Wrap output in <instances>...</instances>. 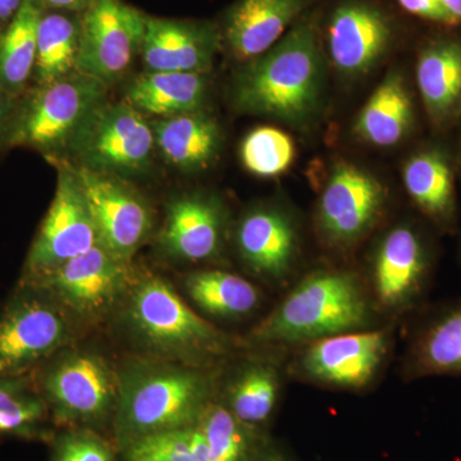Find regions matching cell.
I'll return each instance as SVG.
<instances>
[{"mask_svg": "<svg viewBox=\"0 0 461 461\" xmlns=\"http://www.w3.org/2000/svg\"><path fill=\"white\" fill-rule=\"evenodd\" d=\"M2 91V89H0ZM2 120H3V103H2V95H0V127H2Z\"/></svg>", "mask_w": 461, "mask_h": 461, "instance_id": "cell-41", "label": "cell"}, {"mask_svg": "<svg viewBox=\"0 0 461 461\" xmlns=\"http://www.w3.org/2000/svg\"><path fill=\"white\" fill-rule=\"evenodd\" d=\"M35 280L54 303L86 321L107 315L132 287L129 260L102 242Z\"/></svg>", "mask_w": 461, "mask_h": 461, "instance_id": "cell-7", "label": "cell"}, {"mask_svg": "<svg viewBox=\"0 0 461 461\" xmlns=\"http://www.w3.org/2000/svg\"><path fill=\"white\" fill-rule=\"evenodd\" d=\"M127 318L145 345L168 357L198 364L229 348L226 336L196 314L162 278H145L132 287Z\"/></svg>", "mask_w": 461, "mask_h": 461, "instance_id": "cell-4", "label": "cell"}, {"mask_svg": "<svg viewBox=\"0 0 461 461\" xmlns=\"http://www.w3.org/2000/svg\"><path fill=\"white\" fill-rule=\"evenodd\" d=\"M67 12H42L33 75L39 86L74 74L80 50V17Z\"/></svg>", "mask_w": 461, "mask_h": 461, "instance_id": "cell-27", "label": "cell"}, {"mask_svg": "<svg viewBox=\"0 0 461 461\" xmlns=\"http://www.w3.org/2000/svg\"><path fill=\"white\" fill-rule=\"evenodd\" d=\"M403 185L421 213L439 229L451 230L456 222V191L450 158L441 149L418 151L406 162Z\"/></svg>", "mask_w": 461, "mask_h": 461, "instance_id": "cell-21", "label": "cell"}, {"mask_svg": "<svg viewBox=\"0 0 461 461\" xmlns=\"http://www.w3.org/2000/svg\"><path fill=\"white\" fill-rule=\"evenodd\" d=\"M304 5V0H238L224 23V38L233 56L249 62L271 50Z\"/></svg>", "mask_w": 461, "mask_h": 461, "instance_id": "cell-20", "label": "cell"}, {"mask_svg": "<svg viewBox=\"0 0 461 461\" xmlns=\"http://www.w3.org/2000/svg\"><path fill=\"white\" fill-rule=\"evenodd\" d=\"M72 168L98 230L99 242L130 262L151 229L149 206L117 176L76 165Z\"/></svg>", "mask_w": 461, "mask_h": 461, "instance_id": "cell-13", "label": "cell"}, {"mask_svg": "<svg viewBox=\"0 0 461 461\" xmlns=\"http://www.w3.org/2000/svg\"><path fill=\"white\" fill-rule=\"evenodd\" d=\"M414 123V104L402 75L393 72L382 81L364 105L355 132L375 147H393Z\"/></svg>", "mask_w": 461, "mask_h": 461, "instance_id": "cell-26", "label": "cell"}, {"mask_svg": "<svg viewBox=\"0 0 461 461\" xmlns=\"http://www.w3.org/2000/svg\"><path fill=\"white\" fill-rule=\"evenodd\" d=\"M406 373L411 378L461 375V300L421 324L409 348Z\"/></svg>", "mask_w": 461, "mask_h": 461, "instance_id": "cell-23", "label": "cell"}, {"mask_svg": "<svg viewBox=\"0 0 461 461\" xmlns=\"http://www.w3.org/2000/svg\"><path fill=\"white\" fill-rule=\"evenodd\" d=\"M108 89L77 71L39 86L18 118L12 141L50 153L67 149L91 112L107 100Z\"/></svg>", "mask_w": 461, "mask_h": 461, "instance_id": "cell-6", "label": "cell"}, {"mask_svg": "<svg viewBox=\"0 0 461 461\" xmlns=\"http://www.w3.org/2000/svg\"><path fill=\"white\" fill-rule=\"evenodd\" d=\"M245 168L259 177H277L295 158V145L286 132L275 127H258L249 132L240 150Z\"/></svg>", "mask_w": 461, "mask_h": 461, "instance_id": "cell-32", "label": "cell"}, {"mask_svg": "<svg viewBox=\"0 0 461 461\" xmlns=\"http://www.w3.org/2000/svg\"><path fill=\"white\" fill-rule=\"evenodd\" d=\"M208 77L199 72H150L136 76L124 102L141 114L159 118L202 111Z\"/></svg>", "mask_w": 461, "mask_h": 461, "instance_id": "cell-24", "label": "cell"}, {"mask_svg": "<svg viewBox=\"0 0 461 461\" xmlns=\"http://www.w3.org/2000/svg\"><path fill=\"white\" fill-rule=\"evenodd\" d=\"M254 461H294L287 451L281 450L277 445L267 442Z\"/></svg>", "mask_w": 461, "mask_h": 461, "instance_id": "cell-38", "label": "cell"}, {"mask_svg": "<svg viewBox=\"0 0 461 461\" xmlns=\"http://www.w3.org/2000/svg\"><path fill=\"white\" fill-rule=\"evenodd\" d=\"M213 397V378L196 366H141L120 379L117 420L130 439L195 426Z\"/></svg>", "mask_w": 461, "mask_h": 461, "instance_id": "cell-3", "label": "cell"}, {"mask_svg": "<svg viewBox=\"0 0 461 461\" xmlns=\"http://www.w3.org/2000/svg\"><path fill=\"white\" fill-rule=\"evenodd\" d=\"M56 195L33 241L26 268L36 278L99 242L98 230L71 163L57 160Z\"/></svg>", "mask_w": 461, "mask_h": 461, "instance_id": "cell-10", "label": "cell"}, {"mask_svg": "<svg viewBox=\"0 0 461 461\" xmlns=\"http://www.w3.org/2000/svg\"><path fill=\"white\" fill-rule=\"evenodd\" d=\"M23 0H0V21H11L16 16Z\"/></svg>", "mask_w": 461, "mask_h": 461, "instance_id": "cell-39", "label": "cell"}, {"mask_svg": "<svg viewBox=\"0 0 461 461\" xmlns=\"http://www.w3.org/2000/svg\"><path fill=\"white\" fill-rule=\"evenodd\" d=\"M417 84L433 123L450 122L461 112V42L444 39L421 51Z\"/></svg>", "mask_w": 461, "mask_h": 461, "instance_id": "cell-25", "label": "cell"}, {"mask_svg": "<svg viewBox=\"0 0 461 461\" xmlns=\"http://www.w3.org/2000/svg\"><path fill=\"white\" fill-rule=\"evenodd\" d=\"M54 461H113L104 442L90 435L66 437Z\"/></svg>", "mask_w": 461, "mask_h": 461, "instance_id": "cell-35", "label": "cell"}, {"mask_svg": "<svg viewBox=\"0 0 461 461\" xmlns=\"http://www.w3.org/2000/svg\"><path fill=\"white\" fill-rule=\"evenodd\" d=\"M44 391L63 420H95L117 406L120 379L99 355L74 353L48 371Z\"/></svg>", "mask_w": 461, "mask_h": 461, "instance_id": "cell-15", "label": "cell"}, {"mask_svg": "<svg viewBox=\"0 0 461 461\" xmlns=\"http://www.w3.org/2000/svg\"><path fill=\"white\" fill-rule=\"evenodd\" d=\"M375 303L359 277L344 269L305 276L251 332L256 344L303 345L314 339L368 330Z\"/></svg>", "mask_w": 461, "mask_h": 461, "instance_id": "cell-1", "label": "cell"}, {"mask_svg": "<svg viewBox=\"0 0 461 461\" xmlns=\"http://www.w3.org/2000/svg\"><path fill=\"white\" fill-rule=\"evenodd\" d=\"M432 248L423 233L402 224L386 233L373 263L372 299L375 308L402 313L420 304L429 290Z\"/></svg>", "mask_w": 461, "mask_h": 461, "instance_id": "cell-11", "label": "cell"}, {"mask_svg": "<svg viewBox=\"0 0 461 461\" xmlns=\"http://www.w3.org/2000/svg\"><path fill=\"white\" fill-rule=\"evenodd\" d=\"M194 427L165 430L131 442L129 461H194Z\"/></svg>", "mask_w": 461, "mask_h": 461, "instance_id": "cell-34", "label": "cell"}, {"mask_svg": "<svg viewBox=\"0 0 461 461\" xmlns=\"http://www.w3.org/2000/svg\"><path fill=\"white\" fill-rule=\"evenodd\" d=\"M387 330L339 333L302 345L294 371L321 386L360 390L377 377L390 348Z\"/></svg>", "mask_w": 461, "mask_h": 461, "instance_id": "cell-9", "label": "cell"}, {"mask_svg": "<svg viewBox=\"0 0 461 461\" xmlns=\"http://www.w3.org/2000/svg\"><path fill=\"white\" fill-rule=\"evenodd\" d=\"M223 212L213 198L184 195L169 203L160 245L169 256L203 262L217 256L222 244Z\"/></svg>", "mask_w": 461, "mask_h": 461, "instance_id": "cell-18", "label": "cell"}, {"mask_svg": "<svg viewBox=\"0 0 461 461\" xmlns=\"http://www.w3.org/2000/svg\"><path fill=\"white\" fill-rule=\"evenodd\" d=\"M218 44L209 23L148 16L140 56L147 71L206 74Z\"/></svg>", "mask_w": 461, "mask_h": 461, "instance_id": "cell-16", "label": "cell"}, {"mask_svg": "<svg viewBox=\"0 0 461 461\" xmlns=\"http://www.w3.org/2000/svg\"><path fill=\"white\" fill-rule=\"evenodd\" d=\"M147 14L124 0H91L80 14L76 71L111 86L140 56Z\"/></svg>", "mask_w": 461, "mask_h": 461, "instance_id": "cell-8", "label": "cell"}, {"mask_svg": "<svg viewBox=\"0 0 461 461\" xmlns=\"http://www.w3.org/2000/svg\"><path fill=\"white\" fill-rule=\"evenodd\" d=\"M280 391L277 368L267 363L249 364L230 384L224 405L241 423L263 432L276 412Z\"/></svg>", "mask_w": 461, "mask_h": 461, "instance_id": "cell-29", "label": "cell"}, {"mask_svg": "<svg viewBox=\"0 0 461 461\" xmlns=\"http://www.w3.org/2000/svg\"><path fill=\"white\" fill-rule=\"evenodd\" d=\"M156 149L153 127L129 103L103 102L91 112L67 150L75 165L117 177L142 175Z\"/></svg>", "mask_w": 461, "mask_h": 461, "instance_id": "cell-5", "label": "cell"}, {"mask_svg": "<svg viewBox=\"0 0 461 461\" xmlns=\"http://www.w3.org/2000/svg\"><path fill=\"white\" fill-rule=\"evenodd\" d=\"M186 291L205 313L222 318L250 314L262 300L259 290L251 282L223 271L191 273L186 280Z\"/></svg>", "mask_w": 461, "mask_h": 461, "instance_id": "cell-30", "label": "cell"}, {"mask_svg": "<svg viewBox=\"0 0 461 461\" xmlns=\"http://www.w3.org/2000/svg\"><path fill=\"white\" fill-rule=\"evenodd\" d=\"M44 8L38 0H23L16 16L0 35V89L17 91L33 74L38 27Z\"/></svg>", "mask_w": 461, "mask_h": 461, "instance_id": "cell-28", "label": "cell"}, {"mask_svg": "<svg viewBox=\"0 0 461 461\" xmlns=\"http://www.w3.org/2000/svg\"><path fill=\"white\" fill-rule=\"evenodd\" d=\"M208 441L211 461H254L267 437L241 423L224 403L212 402L198 421Z\"/></svg>", "mask_w": 461, "mask_h": 461, "instance_id": "cell-31", "label": "cell"}, {"mask_svg": "<svg viewBox=\"0 0 461 461\" xmlns=\"http://www.w3.org/2000/svg\"><path fill=\"white\" fill-rule=\"evenodd\" d=\"M321 62L314 27L300 23L280 41L247 62L233 84V103L245 113L303 123L317 111Z\"/></svg>", "mask_w": 461, "mask_h": 461, "instance_id": "cell-2", "label": "cell"}, {"mask_svg": "<svg viewBox=\"0 0 461 461\" xmlns=\"http://www.w3.org/2000/svg\"><path fill=\"white\" fill-rule=\"evenodd\" d=\"M42 8L51 9V11L67 12V14H80L91 0H38Z\"/></svg>", "mask_w": 461, "mask_h": 461, "instance_id": "cell-37", "label": "cell"}, {"mask_svg": "<svg viewBox=\"0 0 461 461\" xmlns=\"http://www.w3.org/2000/svg\"><path fill=\"white\" fill-rule=\"evenodd\" d=\"M151 127L156 148L176 168L204 169L220 153L222 142L220 126L213 117L203 111L159 118Z\"/></svg>", "mask_w": 461, "mask_h": 461, "instance_id": "cell-22", "label": "cell"}, {"mask_svg": "<svg viewBox=\"0 0 461 461\" xmlns=\"http://www.w3.org/2000/svg\"><path fill=\"white\" fill-rule=\"evenodd\" d=\"M391 38L387 18L363 3L336 9L329 25V50L333 65L346 75L369 71L386 51Z\"/></svg>", "mask_w": 461, "mask_h": 461, "instance_id": "cell-17", "label": "cell"}, {"mask_svg": "<svg viewBox=\"0 0 461 461\" xmlns=\"http://www.w3.org/2000/svg\"><path fill=\"white\" fill-rule=\"evenodd\" d=\"M65 309L38 297H23L0 318V378L23 375L69 339Z\"/></svg>", "mask_w": 461, "mask_h": 461, "instance_id": "cell-12", "label": "cell"}, {"mask_svg": "<svg viewBox=\"0 0 461 461\" xmlns=\"http://www.w3.org/2000/svg\"><path fill=\"white\" fill-rule=\"evenodd\" d=\"M409 14L442 25H457L456 18L438 0H397Z\"/></svg>", "mask_w": 461, "mask_h": 461, "instance_id": "cell-36", "label": "cell"}, {"mask_svg": "<svg viewBox=\"0 0 461 461\" xmlns=\"http://www.w3.org/2000/svg\"><path fill=\"white\" fill-rule=\"evenodd\" d=\"M44 414L41 397L29 393L20 382L0 381V433L25 432Z\"/></svg>", "mask_w": 461, "mask_h": 461, "instance_id": "cell-33", "label": "cell"}, {"mask_svg": "<svg viewBox=\"0 0 461 461\" xmlns=\"http://www.w3.org/2000/svg\"><path fill=\"white\" fill-rule=\"evenodd\" d=\"M240 256L266 280H285L293 271L297 240L294 224L273 209H257L242 218L236 232Z\"/></svg>", "mask_w": 461, "mask_h": 461, "instance_id": "cell-19", "label": "cell"}, {"mask_svg": "<svg viewBox=\"0 0 461 461\" xmlns=\"http://www.w3.org/2000/svg\"><path fill=\"white\" fill-rule=\"evenodd\" d=\"M381 182L351 165H339L330 176L320 200L321 233L336 247H350L377 222L384 205Z\"/></svg>", "mask_w": 461, "mask_h": 461, "instance_id": "cell-14", "label": "cell"}, {"mask_svg": "<svg viewBox=\"0 0 461 461\" xmlns=\"http://www.w3.org/2000/svg\"><path fill=\"white\" fill-rule=\"evenodd\" d=\"M438 2L456 18L457 23H461V0H438Z\"/></svg>", "mask_w": 461, "mask_h": 461, "instance_id": "cell-40", "label": "cell"}]
</instances>
